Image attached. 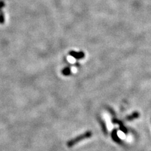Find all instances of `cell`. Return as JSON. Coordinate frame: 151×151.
Returning a JSON list of instances; mask_svg holds the SVG:
<instances>
[{"mask_svg": "<svg viewBox=\"0 0 151 151\" xmlns=\"http://www.w3.org/2000/svg\"><path fill=\"white\" fill-rule=\"evenodd\" d=\"M91 135H92V133L91 132H86V133H84V134L79 135V137H78L72 140L71 141H70L69 143L68 144V145H69V147H70V146H72V145H74L75 144L79 142V141H81V140H82L83 139H85L90 137H91Z\"/></svg>", "mask_w": 151, "mask_h": 151, "instance_id": "cell-1", "label": "cell"}, {"mask_svg": "<svg viewBox=\"0 0 151 151\" xmlns=\"http://www.w3.org/2000/svg\"><path fill=\"white\" fill-rule=\"evenodd\" d=\"M111 135H112L113 139L114 140L115 142H118V143L120 142V139H119V137H118L117 135H116V130H113V132H112V134H111Z\"/></svg>", "mask_w": 151, "mask_h": 151, "instance_id": "cell-2", "label": "cell"}, {"mask_svg": "<svg viewBox=\"0 0 151 151\" xmlns=\"http://www.w3.org/2000/svg\"><path fill=\"white\" fill-rule=\"evenodd\" d=\"M4 22V15L2 12H0V23H3Z\"/></svg>", "mask_w": 151, "mask_h": 151, "instance_id": "cell-3", "label": "cell"}, {"mask_svg": "<svg viewBox=\"0 0 151 151\" xmlns=\"http://www.w3.org/2000/svg\"><path fill=\"white\" fill-rule=\"evenodd\" d=\"M63 73L64 75H69L70 73V70L69 68H65L63 70Z\"/></svg>", "mask_w": 151, "mask_h": 151, "instance_id": "cell-4", "label": "cell"}, {"mask_svg": "<svg viewBox=\"0 0 151 151\" xmlns=\"http://www.w3.org/2000/svg\"><path fill=\"white\" fill-rule=\"evenodd\" d=\"M138 116H139V115L137 114V113H136V114H135L134 115H132V116H130L128 117V118H127V119L132 120V119H135V118H137Z\"/></svg>", "mask_w": 151, "mask_h": 151, "instance_id": "cell-5", "label": "cell"}, {"mask_svg": "<svg viewBox=\"0 0 151 151\" xmlns=\"http://www.w3.org/2000/svg\"><path fill=\"white\" fill-rule=\"evenodd\" d=\"M4 5H5L4 2L3 1V0H1V1H0V12H1V9L4 6Z\"/></svg>", "mask_w": 151, "mask_h": 151, "instance_id": "cell-6", "label": "cell"}]
</instances>
